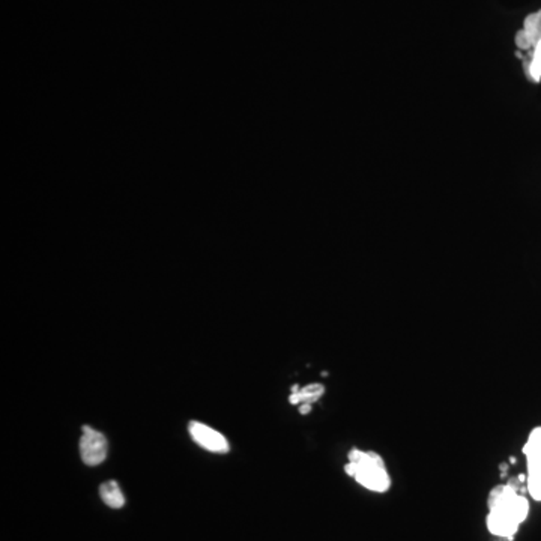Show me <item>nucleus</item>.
Segmentation results:
<instances>
[{"label":"nucleus","instance_id":"obj_8","mask_svg":"<svg viewBox=\"0 0 541 541\" xmlns=\"http://www.w3.org/2000/svg\"><path fill=\"white\" fill-rule=\"evenodd\" d=\"M528 466H541V427L532 430L523 446Z\"/></svg>","mask_w":541,"mask_h":541},{"label":"nucleus","instance_id":"obj_2","mask_svg":"<svg viewBox=\"0 0 541 541\" xmlns=\"http://www.w3.org/2000/svg\"><path fill=\"white\" fill-rule=\"evenodd\" d=\"M346 473L358 484L376 493H385L391 487V477L388 473L384 459L375 451H364L353 448L348 455Z\"/></svg>","mask_w":541,"mask_h":541},{"label":"nucleus","instance_id":"obj_10","mask_svg":"<svg viewBox=\"0 0 541 541\" xmlns=\"http://www.w3.org/2000/svg\"><path fill=\"white\" fill-rule=\"evenodd\" d=\"M311 403H302L301 406H299V412L302 413V415H307V413H310L311 412Z\"/></svg>","mask_w":541,"mask_h":541},{"label":"nucleus","instance_id":"obj_7","mask_svg":"<svg viewBox=\"0 0 541 541\" xmlns=\"http://www.w3.org/2000/svg\"><path fill=\"white\" fill-rule=\"evenodd\" d=\"M99 496L110 509H122L125 505V496L115 480L106 481V483L99 486Z\"/></svg>","mask_w":541,"mask_h":541},{"label":"nucleus","instance_id":"obj_3","mask_svg":"<svg viewBox=\"0 0 541 541\" xmlns=\"http://www.w3.org/2000/svg\"><path fill=\"white\" fill-rule=\"evenodd\" d=\"M83 435L80 439V455L84 464L98 466L107 459L108 442L104 433L98 432L94 427L83 426Z\"/></svg>","mask_w":541,"mask_h":541},{"label":"nucleus","instance_id":"obj_5","mask_svg":"<svg viewBox=\"0 0 541 541\" xmlns=\"http://www.w3.org/2000/svg\"><path fill=\"white\" fill-rule=\"evenodd\" d=\"M515 46L519 52H531L541 41V10L529 14L523 21V29L515 33Z\"/></svg>","mask_w":541,"mask_h":541},{"label":"nucleus","instance_id":"obj_4","mask_svg":"<svg viewBox=\"0 0 541 541\" xmlns=\"http://www.w3.org/2000/svg\"><path fill=\"white\" fill-rule=\"evenodd\" d=\"M190 435L193 441L199 446L205 448V450L217 454H226L229 453L230 445L223 433L217 432L215 429L203 424L200 421H191L188 424Z\"/></svg>","mask_w":541,"mask_h":541},{"label":"nucleus","instance_id":"obj_6","mask_svg":"<svg viewBox=\"0 0 541 541\" xmlns=\"http://www.w3.org/2000/svg\"><path fill=\"white\" fill-rule=\"evenodd\" d=\"M325 393V386L320 384H310L304 388L298 385L292 386V394L289 397V402L292 404H302V403H315Z\"/></svg>","mask_w":541,"mask_h":541},{"label":"nucleus","instance_id":"obj_1","mask_svg":"<svg viewBox=\"0 0 541 541\" xmlns=\"http://www.w3.org/2000/svg\"><path fill=\"white\" fill-rule=\"evenodd\" d=\"M527 475H519L510 480V483L500 484L489 493L487 529L498 538L513 540L518 534L519 527L527 520L529 514L528 498L523 495L527 487Z\"/></svg>","mask_w":541,"mask_h":541},{"label":"nucleus","instance_id":"obj_9","mask_svg":"<svg viewBox=\"0 0 541 541\" xmlns=\"http://www.w3.org/2000/svg\"><path fill=\"white\" fill-rule=\"evenodd\" d=\"M527 492L534 501H541V466H528Z\"/></svg>","mask_w":541,"mask_h":541}]
</instances>
